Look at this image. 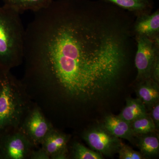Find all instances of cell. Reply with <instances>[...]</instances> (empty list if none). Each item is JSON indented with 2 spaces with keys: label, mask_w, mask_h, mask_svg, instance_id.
Returning a JSON list of instances; mask_svg holds the SVG:
<instances>
[{
  "label": "cell",
  "mask_w": 159,
  "mask_h": 159,
  "mask_svg": "<svg viewBox=\"0 0 159 159\" xmlns=\"http://www.w3.org/2000/svg\"><path fill=\"white\" fill-rule=\"evenodd\" d=\"M31 98L11 70H0V134L19 127L32 106Z\"/></svg>",
  "instance_id": "obj_2"
},
{
  "label": "cell",
  "mask_w": 159,
  "mask_h": 159,
  "mask_svg": "<svg viewBox=\"0 0 159 159\" xmlns=\"http://www.w3.org/2000/svg\"><path fill=\"white\" fill-rule=\"evenodd\" d=\"M70 136L54 128L49 132L43 139L41 147L53 159L58 154L68 152L67 145Z\"/></svg>",
  "instance_id": "obj_8"
},
{
  "label": "cell",
  "mask_w": 159,
  "mask_h": 159,
  "mask_svg": "<svg viewBox=\"0 0 159 159\" xmlns=\"http://www.w3.org/2000/svg\"><path fill=\"white\" fill-rule=\"evenodd\" d=\"M111 134L120 139L132 142L136 136L134 133L130 123L126 122L118 116H107L102 125Z\"/></svg>",
  "instance_id": "obj_10"
},
{
  "label": "cell",
  "mask_w": 159,
  "mask_h": 159,
  "mask_svg": "<svg viewBox=\"0 0 159 159\" xmlns=\"http://www.w3.org/2000/svg\"><path fill=\"white\" fill-rule=\"evenodd\" d=\"M30 159H50V157L41 147L35 148L31 152Z\"/></svg>",
  "instance_id": "obj_19"
},
{
  "label": "cell",
  "mask_w": 159,
  "mask_h": 159,
  "mask_svg": "<svg viewBox=\"0 0 159 159\" xmlns=\"http://www.w3.org/2000/svg\"><path fill=\"white\" fill-rule=\"evenodd\" d=\"M72 157L75 159H102V154L89 149L79 142H75L72 145Z\"/></svg>",
  "instance_id": "obj_17"
},
{
  "label": "cell",
  "mask_w": 159,
  "mask_h": 159,
  "mask_svg": "<svg viewBox=\"0 0 159 159\" xmlns=\"http://www.w3.org/2000/svg\"><path fill=\"white\" fill-rule=\"evenodd\" d=\"M120 159H143L145 158L141 152L136 151L128 145L122 144L118 151Z\"/></svg>",
  "instance_id": "obj_18"
},
{
  "label": "cell",
  "mask_w": 159,
  "mask_h": 159,
  "mask_svg": "<svg viewBox=\"0 0 159 159\" xmlns=\"http://www.w3.org/2000/svg\"><path fill=\"white\" fill-rule=\"evenodd\" d=\"M128 11L135 17L150 14L154 7L153 0H101Z\"/></svg>",
  "instance_id": "obj_11"
},
{
  "label": "cell",
  "mask_w": 159,
  "mask_h": 159,
  "mask_svg": "<svg viewBox=\"0 0 159 159\" xmlns=\"http://www.w3.org/2000/svg\"><path fill=\"white\" fill-rule=\"evenodd\" d=\"M151 78L154 81L159 83V56L156 59L152 71Z\"/></svg>",
  "instance_id": "obj_21"
},
{
  "label": "cell",
  "mask_w": 159,
  "mask_h": 159,
  "mask_svg": "<svg viewBox=\"0 0 159 159\" xmlns=\"http://www.w3.org/2000/svg\"><path fill=\"white\" fill-rule=\"evenodd\" d=\"M137 44L134 62L137 69L138 81L151 78L156 59L159 56V36L154 39L135 35Z\"/></svg>",
  "instance_id": "obj_4"
},
{
  "label": "cell",
  "mask_w": 159,
  "mask_h": 159,
  "mask_svg": "<svg viewBox=\"0 0 159 159\" xmlns=\"http://www.w3.org/2000/svg\"><path fill=\"white\" fill-rule=\"evenodd\" d=\"M135 19L101 0H54L26 29L27 77L51 101L84 103L104 97L134 57Z\"/></svg>",
  "instance_id": "obj_1"
},
{
  "label": "cell",
  "mask_w": 159,
  "mask_h": 159,
  "mask_svg": "<svg viewBox=\"0 0 159 159\" xmlns=\"http://www.w3.org/2000/svg\"><path fill=\"white\" fill-rule=\"evenodd\" d=\"M34 148L19 127L0 134V159L29 158Z\"/></svg>",
  "instance_id": "obj_5"
},
{
  "label": "cell",
  "mask_w": 159,
  "mask_h": 159,
  "mask_svg": "<svg viewBox=\"0 0 159 159\" xmlns=\"http://www.w3.org/2000/svg\"><path fill=\"white\" fill-rule=\"evenodd\" d=\"M148 114L146 107L139 98L126 99V105L118 116L131 123L134 120Z\"/></svg>",
  "instance_id": "obj_14"
},
{
  "label": "cell",
  "mask_w": 159,
  "mask_h": 159,
  "mask_svg": "<svg viewBox=\"0 0 159 159\" xmlns=\"http://www.w3.org/2000/svg\"><path fill=\"white\" fill-rule=\"evenodd\" d=\"M25 31L19 13L0 7L1 70H11L23 62Z\"/></svg>",
  "instance_id": "obj_3"
},
{
  "label": "cell",
  "mask_w": 159,
  "mask_h": 159,
  "mask_svg": "<svg viewBox=\"0 0 159 159\" xmlns=\"http://www.w3.org/2000/svg\"><path fill=\"white\" fill-rule=\"evenodd\" d=\"M153 120L156 129L159 127V103L157 102L156 104L152 108L151 115L150 116Z\"/></svg>",
  "instance_id": "obj_20"
},
{
  "label": "cell",
  "mask_w": 159,
  "mask_h": 159,
  "mask_svg": "<svg viewBox=\"0 0 159 159\" xmlns=\"http://www.w3.org/2000/svg\"><path fill=\"white\" fill-rule=\"evenodd\" d=\"M4 6L9 7L17 13L30 10L34 12L45 9L54 0H2Z\"/></svg>",
  "instance_id": "obj_13"
},
{
  "label": "cell",
  "mask_w": 159,
  "mask_h": 159,
  "mask_svg": "<svg viewBox=\"0 0 159 159\" xmlns=\"http://www.w3.org/2000/svg\"><path fill=\"white\" fill-rule=\"evenodd\" d=\"M82 138L92 150L109 157L118 153L123 144L120 139L111 134L102 125L87 130Z\"/></svg>",
  "instance_id": "obj_7"
},
{
  "label": "cell",
  "mask_w": 159,
  "mask_h": 159,
  "mask_svg": "<svg viewBox=\"0 0 159 159\" xmlns=\"http://www.w3.org/2000/svg\"><path fill=\"white\" fill-rule=\"evenodd\" d=\"M136 89L137 97L145 107L152 108L159 102V84L154 81L152 78L139 81Z\"/></svg>",
  "instance_id": "obj_12"
},
{
  "label": "cell",
  "mask_w": 159,
  "mask_h": 159,
  "mask_svg": "<svg viewBox=\"0 0 159 159\" xmlns=\"http://www.w3.org/2000/svg\"><path fill=\"white\" fill-rule=\"evenodd\" d=\"M130 125L136 136L152 133L156 129L153 120L148 114L134 120Z\"/></svg>",
  "instance_id": "obj_16"
},
{
  "label": "cell",
  "mask_w": 159,
  "mask_h": 159,
  "mask_svg": "<svg viewBox=\"0 0 159 159\" xmlns=\"http://www.w3.org/2000/svg\"><path fill=\"white\" fill-rule=\"evenodd\" d=\"M19 128L34 148H38L49 131L54 128L37 105L31 106Z\"/></svg>",
  "instance_id": "obj_6"
},
{
  "label": "cell",
  "mask_w": 159,
  "mask_h": 159,
  "mask_svg": "<svg viewBox=\"0 0 159 159\" xmlns=\"http://www.w3.org/2000/svg\"><path fill=\"white\" fill-rule=\"evenodd\" d=\"M135 35L154 39L159 36V11L135 17L133 26Z\"/></svg>",
  "instance_id": "obj_9"
},
{
  "label": "cell",
  "mask_w": 159,
  "mask_h": 159,
  "mask_svg": "<svg viewBox=\"0 0 159 159\" xmlns=\"http://www.w3.org/2000/svg\"><path fill=\"white\" fill-rule=\"evenodd\" d=\"M150 134L137 135L140 136L138 142V146L145 159L156 156L159 154L158 138Z\"/></svg>",
  "instance_id": "obj_15"
}]
</instances>
